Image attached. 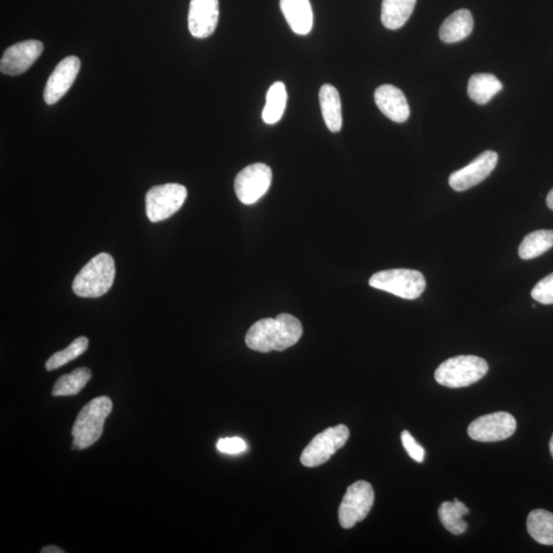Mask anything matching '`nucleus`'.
I'll return each mask as SVG.
<instances>
[{"label": "nucleus", "mask_w": 553, "mask_h": 553, "mask_svg": "<svg viewBox=\"0 0 553 553\" xmlns=\"http://www.w3.org/2000/svg\"><path fill=\"white\" fill-rule=\"evenodd\" d=\"M43 51V44L38 40H26L10 46L0 62V70L5 75H23L37 61Z\"/></svg>", "instance_id": "12"}, {"label": "nucleus", "mask_w": 553, "mask_h": 553, "mask_svg": "<svg viewBox=\"0 0 553 553\" xmlns=\"http://www.w3.org/2000/svg\"><path fill=\"white\" fill-rule=\"evenodd\" d=\"M280 6L293 32L298 36L309 35L314 23L310 0H281Z\"/></svg>", "instance_id": "16"}, {"label": "nucleus", "mask_w": 553, "mask_h": 553, "mask_svg": "<svg viewBox=\"0 0 553 553\" xmlns=\"http://www.w3.org/2000/svg\"><path fill=\"white\" fill-rule=\"evenodd\" d=\"M371 288L391 293L404 299H416L426 288L421 272L408 269L386 270L376 273L369 280Z\"/></svg>", "instance_id": "5"}, {"label": "nucleus", "mask_w": 553, "mask_h": 553, "mask_svg": "<svg viewBox=\"0 0 553 553\" xmlns=\"http://www.w3.org/2000/svg\"><path fill=\"white\" fill-rule=\"evenodd\" d=\"M218 451L226 453V454H239V453L246 450V443L240 438H221L217 444Z\"/></svg>", "instance_id": "29"}, {"label": "nucleus", "mask_w": 553, "mask_h": 553, "mask_svg": "<svg viewBox=\"0 0 553 553\" xmlns=\"http://www.w3.org/2000/svg\"><path fill=\"white\" fill-rule=\"evenodd\" d=\"M489 365L477 356H457L438 366L435 378L446 388L461 389L474 384L487 375Z\"/></svg>", "instance_id": "4"}, {"label": "nucleus", "mask_w": 553, "mask_h": 553, "mask_svg": "<svg viewBox=\"0 0 553 553\" xmlns=\"http://www.w3.org/2000/svg\"><path fill=\"white\" fill-rule=\"evenodd\" d=\"M517 430V421L508 412H495L481 416L469 426V436L477 442H501L510 438Z\"/></svg>", "instance_id": "10"}, {"label": "nucleus", "mask_w": 553, "mask_h": 553, "mask_svg": "<svg viewBox=\"0 0 553 553\" xmlns=\"http://www.w3.org/2000/svg\"><path fill=\"white\" fill-rule=\"evenodd\" d=\"M350 438L348 426L339 424L325 430L306 446L301 456L306 468H316L328 462L336 453L344 447Z\"/></svg>", "instance_id": "7"}, {"label": "nucleus", "mask_w": 553, "mask_h": 553, "mask_svg": "<svg viewBox=\"0 0 553 553\" xmlns=\"http://www.w3.org/2000/svg\"><path fill=\"white\" fill-rule=\"evenodd\" d=\"M288 103V91L281 82L272 84L266 92L263 120L266 124H275L282 118Z\"/></svg>", "instance_id": "23"}, {"label": "nucleus", "mask_w": 553, "mask_h": 553, "mask_svg": "<svg viewBox=\"0 0 553 553\" xmlns=\"http://www.w3.org/2000/svg\"><path fill=\"white\" fill-rule=\"evenodd\" d=\"M320 106L328 128L332 132L343 129L342 101L338 91L331 84H324L319 92Z\"/></svg>", "instance_id": "18"}, {"label": "nucleus", "mask_w": 553, "mask_h": 553, "mask_svg": "<svg viewBox=\"0 0 553 553\" xmlns=\"http://www.w3.org/2000/svg\"><path fill=\"white\" fill-rule=\"evenodd\" d=\"M527 529L535 541L543 545H553V514L544 510H535L527 519Z\"/></svg>", "instance_id": "22"}, {"label": "nucleus", "mask_w": 553, "mask_h": 553, "mask_svg": "<svg viewBox=\"0 0 553 553\" xmlns=\"http://www.w3.org/2000/svg\"><path fill=\"white\" fill-rule=\"evenodd\" d=\"M273 173L270 166L255 163L240 171L235 178V192L243 204L258 201L269 191Z\"/></svg>", "instance_id": "9"}, {"label": "nucleus", "mask_w": 553, "mask_h": 553, "mask_svg": "<svg viewBox=\"0 0 553 553\" xmlns=\"http://www.w3.org/2000/svg\"><path fill=\"white\" fill-rule=\"evenodd\" d=\"M375 490L368 482L358 481L346 490L341 506H339V524L344 529L355 527L369 515L375 504Z\"/></svg>", "instance_id": "8"}, {"label": "nucleus", "mask_w": 553, "mask_h": 553, "mask_svg": "<svg viewBox=\"0 0 553 553\" xmlns=\"http://www.w3.org/2000/svg\"><path fill=\"white\" fill-rule=\"evenodd\" d=\"M80 70V59L67 57L59 62L45 84L43 98L48 105L56 104L71 89Z\"/></svg>", "instance_id": "13"}, {"label": "nucleus", "mask_w": 553, "mask_h": 553, "mask_svg": "<svg viewBox=\"0 0 553 553\" xmlns=\"http://www.w3.org/2000/svg\"><path fill=\"white\" fill-rule=\"evenodd\" d=\"M536 302L542 304H553V273L538 282L531 292Z\"/></svg>", "instance_id": "27"}, {"label": "nucleus", "mask_w": 553, "mask_h": 553, "mask_svg": "<svg viewBox=\"0 0 553 553\" xmlns=\"http://www.w3.org/2000/svg\"><path fill=\"white\" fill-rule=\"evenodd\" d=\"M549 448H550V453H551L552 458H553V436H552V438L550 439Z\"/></svg>", "instance_id": "32"}, {"label": "nucleus", "mask_w": 553, "mask_h": 553, "mask_svg": "<svg viewBox=\"0 0 553 553\" xmlns=\"http://www.w3.org/2000/svg\"><path fill=\"white\" fill-rule=\"evenodd\" d=\"M42 553H64L65 551L57 546H46L42 551Z\"/></svg>", "instance_id": "30"}, {"label": "nucleus", "mask_w": 553, "mask_h": 553, "mask_svg": "<svg viewBox=\"0 0 553 553\" xmlns=\"http://www.w3.org/2000/svg\"><path fill=\"white\" fill-rule=\"evenodd\" d=\"M113 403L106 396L91 399L77 415L72 429L73 449L90 448L102 437L106 419L111 415Z\"/></svg>", "instance_id": "3"}, {"label": "nucleus", "mask_w": 553, "mask_h": 553, "mask_svg": "<svg viewBox=\"0 0 553 553\" xmlns=\"http://www.w3.org/2000/svg\"><path fill=\"white\" fill-rule=\"evenodd\" d=\"M417 0H383L382 22L385 28L397 30L408 21Z\"/></svg>", "instance_id": "19"}, {"label": "nucleus", "mask_w": 553, "mask_h": 553, "mask_svg": "<svg viewBox=\"0 0 553 553\" xmlns=\"http://www.w3.org/2000/svg\"><path fill=\"white\" fill-rule=\"evenodd\" d=\"M402 443L408 455L418 463H423L425 457V450L413 438L408 431H404L401 435Z\"/></svg>", "instance_id": "28"}, {"label": "nucleus", "mask_w": 553, "mask_h": 553, "mask_svg": "<svg viewBox=\"0 0 553 553\" xmlns=\"http://www.w3.org/2000/svg\"><path fill=\"white\" fill-rule=\"evenodd\" d=\"M375 103L383 115L394 122H405L410 116V107L404 92L397 86L383 84L375 93Z\"/></svg>", "instance_id": "15"}, {"label": "nucleus", "mask_w": 553, "mask_h": 553, "mask_svg": "<svg viewBox=\"0 0 553 553\" xmlns=\"http://www.w3.org/2000/svg\"><path fill=\"white\" fill-rule=\"evenodd\" d=\"M115 273V258L108 253H99L78 273L72 289L80 297H101L112 288Z\"/></svg>", "instance_id": "2"}, {"label": "nucleus", "mask_w": 553, "mask_h": 553, "mask_svg": "<svg viewBox=\"0 0 553 553\" xmlns=\"http://www.w3.org/2000/svg\"><path fill=\"white\" fill-rule=\"evenodd\" d=\"M502 88L501 80L495 75L490 73H478L470 77L468 92L471 101L485 105L489 103L499 91H502Z\"/></svg>", "instance_id": "20"}, {"label": "nucleus", "mask_w": 553, "mask_h": 553, "mask_svg": "<svg viewBox=\"0 0 553 553\" xmlns=\"http://www.w3.org/2000/svg\"><path fill=\"white\" fill-rule=\"evenodd\" d=\"M469 512L468 506L454 499L453 502H446L439 506L438 517L444 527L453 535H462L468 530V523L462 517Z\"/></svg>", "instance_id": "21"}, {"label": "nucleus", "mask_w": 553, "mask_h": 553, "mask_svg": "<svg viewBox=\"0 0 553 553\" xmlns=\"http://www.w3.org/2000/svg\"><path fill=\"white\" fill-rule=\"evenodd\" d=\"M91 378V371L82 367L71 372L70 375L59 377L53 385V397L76 396L82 391Z\"/></svg>", "instance_id": "25"}, {"label": "nucleus", "mask_w": 553, "mask_h": 553, "mask_svg": "<svg viewBox=\"0 0 553 553\" xmlns=\"http://www.w3.org/2000/svg\"><path fill=\"white\" fill-rule=\"evenodd\" d=\"M219 18L218 0H191L188 25L191 35L208 38L216 31Z\"/></svg>", "instance_id": "14"}, {"label": "nucleus", "mask_w": 553, "mask_h": 553, "mask_svg": "<svg viewBox=\"0 0 553 553\" xmlns=\"http://www.w3.org/2000/svg\"><path fill=\"white\" fill-rule=\"evenodd\" d=\"M498 162V154L494 151H485L474 162L465 168L453 172L449 185L453 190L463 192L482 183L494 170Z\"/></svg>", "instance_id": "11"}, {"label": "nucleus", "mask_w": 553, "mask_h": 553, "mask_svg": "<svg viewBox=\"0 0 553 553\" xmlns=\"http://www.w3.org/2000/svg\"><path fill=\"white\" fill-rule=\"evenodd\" d=\"M474 30V18L469 10H458L445 20L439 38L445 43H455L469 37Z\"/></svg>", "instance_id": "17"}, {"label": "nucleus", "mask_w": 553, "mask_h": 553, "mask_svg": "<svg viewBox=\"0 0 553 553\" xmlns=\"http://www.w3.org/2000/svg\"><path fill=\"white\" fill-rule=\"evenodd\" d=\"M188 191L179 184L153 186L146 195V213L152 223L162 222L182 209Z\"/></svg>", "instance_id": "6"}, {"label": "nucleus", "mask_w": 553, "mask_h": 553, "mask_svg": "<svg viewBox=\"0 0 553 553\" xmlns=\"http://www.w3.org/2000/svg\"><path fill=\"white\" fill-rule=\"evenodd\" d=\"M546 203L549 208L553 210V189L549 193L548 198H546Z\"/></svg>", "instance_id": "31"}, {"label": "nucleus", "mask_w": 553, "mask_h": 553, "mask_svg": "<svg viewBox=\"0 0 553 553\" xmlns=\"http://www.w3.org/2000/svg\"><path fill=\"white\" fill-rule=\"evenodd\" d=\"M302 336L301 321L295 316L281 314L276 319L265 318L253 324L246 335L245 343L257 352H282L298 343Z\"/></svg>", "instance_id": "1"}, {"label": "nucleus", "mask_w": 553, "mask_h": 553, "mask_svg": "<svg viewBox=\"0 0 553 553\" xmlns=\"http://www.w3.org/2000/svg\"><path fill=\"white\" fill-rule=\"evenodd\" d=\"M89 349V339L82 336L75 339L68 348L53 354L45 364L48 371L56 370L82 356Z\"/></svg>", "instance_id": "26"}, {"label": "nucleus", "mask_w": 553, "mask_h": 553, "mask_svg": "<svg viewBox=\"0 0 553 553\" xmlns=\"http://www.w3.org/2000/svg\"><path fill=\"white\" fill-rule=\"evenodd\" d=\"M553 248V231L539 230L525 236L518 249V256L525 261L541 257Z\"/></svg>", "instance_id": "24"}]
</instances>
